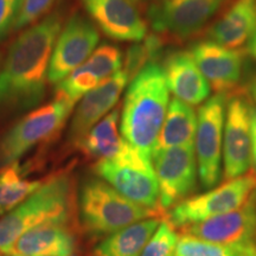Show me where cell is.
Listing matches in <instances>:
<instances>
[{
    "instance_id": "1",
    "label": "cell",
    "mask_w": 256,
    "mask_h": 256,
    "mask_svg": "<svg viewBox=\"0 0 256 256\" xmlns=\"http://www.w3.org/2000/svg\"><path fill=\"white\" fill-rule=\"evenodd\" d=\"M62 30V18L52 14L16 40L0 69V110L20 113L46 95L51 55Z\"/></svg>"
},
{
    "instance_id": "2",
    "label": "cell",
    "mask_w": 256,
    "mask_h": 256,
    "mask_svg": "<svg viewBox=\"0 0 256 256\" xmlns=\"http://www.w3.org/2000/svg\"><path fill=\"white\" fill-rule=\"evenodd\" d=\"M164 69L147 64L130 81L124 100L121 134L140 154L151 160L170 104Z\"/></svg>"
},
{
    "instance_id": "3",
    "label": "cell",
    "mask_w": 256,
    "mask_h": 256,
    "mask_svg": "<svg viewBox=\"0 0 256 256\" xmlns=\"http://www.w3.org/2000/svg\"><path fill=\"white\" fill-rule=\"evenodd\" d=\"M74 208V180L68 174L43 182L23 203L0 218V252L11 254L16 241L32 228L46 223H69Z\"/></svg>"
},
{
    "instance_id": "4",
    "label": "cell",
    "mask_w": 256,
    "mask_h": 256,
    "mask_svg": "<svg viewBox=\"0 0 256 256\" xmlns=\"http://www.w3.org/2000/svg\"><path fill=\"white\" fill-rule=\"evenodd\" d=\"M162 215V209H148L127 200L101 178L84 179L80 188V223L92 238L110 235L139 220Z\"/></svg>"
},
{
    "instance_id": "5",
    "label": "cell",
    "mask_w": 256,
    "mask_h": 256,
    "mask_svg": "<svg viewBox=\"0 0 256 256\" xmlns=\"http://www.w3.org/2000/svg\"><path fill=\"white\" fill-rule=\"evenodd\" d=\"M74 106L56 95L50 104L22 118L0 138V168L17 162L34 146L55 138L72 114Z\"/></svg>"
},
{
    "instance_id": "6",
    "label": "cell",
    "mask_w": 256,
    "mask_h": 256,
    "mask_svg": "<svg viewBox=\"0 0 256 256\" xmlns=\"http://www.w3.org/2000/svg\"><path fill=\"white\" fill-rule=\"evenodd\" d=\"M256 190V176L252 172L226 180L218 188L179 202L171 209L168 222L174 228L202 222L242 206Z\"/></svg>"
},
{
    "instance_id": "7",
    "label": "cell",
    "mask_w": 256,
    "mask_h": 256,
    "mask_svg": "<svg viewBox=\"0 0 256 256\" xmlns=\"http://www.w3.org/2000/svg\"><path fill=\"white\" fill-rule=\"evenodd\" d=\"M92 168L98 177L127 200L148 209H162L153 164L139 152L121 162H96Z\"/></svg>"
},
{
    "instance_id": "8",
    "label": "cell",
    "mask_w": 256,
    "mask_h": 256,
    "mask_svg": "<svg viewBox=\"0 0 256 256\" xmlns=\"http://www.w3.org/2000/svg\"><path fill=\"white\" fill-rule=\"evenodd\" d=\"M226 106V94H216L204 102L198 110L194 146L198 174L206 188L215 186L220 177Z\"/></svg>"
},
{
    "instance_id": "9",
    "label": "cell",
    "mask_w": 256,
    "mask_h": 256,
    "mask_svg": "<svg viewBox=\"0 0 256 256\" xmlns=\"http://www.w3.org/2000/svg\"><path fill=\"white\" fill-rule=\"evenodd\" d=\"M152 164L159 184L162 210L186 200L196 188L197 160L194 146H179L156 151Z\"/></svg>"
},
{
    "instance_id": "10",
    "label": "cell",
    "mask_w": 256,
    "mask_h": 256,
    "mask_svg": "<svg viewBox=\"0 0 256 256\" xmlns=\"http://www.w3.org/2000/svg\"><path fill=\"white\" fill-rule=\"evenodd\" d=\"M98 31L90 20L75 14L60 30L52 55H51L48 80L58 84L70 72L87 60L98 46Z\"/></svg>"
},
{
    "instance_id": "11",
    "label": "cell",
    "mask_w": 256,
    "mask_h": 256,
    "mask_svg": "<svg viewBox=\"0 0 256 256\" xmlns=\"http://www.w3.org/2000/svg\"><path fill=\"white\" fill-rule=\"evenodd\" d=\"M185 235L194 236L217 244L232 246L256 240V190L248 200L229 212L179 229Z\"/></svg>"
},
{
    "instance_id": "12",
    "label": "cell",
    "mask_w": 256,
    "mask_h": 256,
    "mask_svg": "<svg viewBox=\"0 0 256 256\" xmlns=\"http://www.w3.org/2000/svg\"><path fill=\"white\" fill-rule=\"evenodd\" d=\"M226 0H162L148 12L152 28L160 34L185 38L200 31Z\"/></svg>"
},
{
    "instance_id": "13",
    "label": "cell",
    "mask_w": 256,
    "mask_h": 256,
    "mask_svg": "<svg viewBox=\"0 0 256 256\" xmlns=\"http://www.w3.org/2000/svg\"><path fill=\"white\" fill-rule=\"evenodd\" d=\"M250 104L241 95L232 96L226 108L223 133L224 182L241 177L250 168Z\"/></svg>"
},
{
    "instance_id": "14",
    "label": "cell",
    "mask_w": 256,
    "mask_h": 256,
    "mask_svg": "<svg viewBox=\"0 0 256 256\" xmlns=\"http://www.w3.org/2000/svg\"><path fill=\"white\" fill-rule=\"evenodd\" d=\"M128 81L130 78L121 69L83 96L70 122L68 130L70 145L80 147L89 130L116 104Z\"/></svg>"
},
{
    "instance_id": "15",
    "label": "cell",
    "mask_w": 256,
    "mask_h": 256,
    "mask_svg": "<svg viewBox=\"0 0 256 256\" xmlns=\"http://www.w3.org/2000/svg\"><path fill=\"white\" fill-rule=\"evenodd\" d=\"M190 52L217 94H226L238 86L243 68L242 51L208 40L194 44Z\"/></svg>"
},
{
    "instance_id": "16",
    "label": "cell",
    "mask_w": 256,
    "mask_h": 256,
    "mask_svg": "<svg viewBox=\"0 0 256 256\" xmlns=\"http://www.w3.org/2000/svg\"><path fill=\"white\" fill-rule=\"evenodd\" d=\"M86 10L106 36L120 42H142L147 24L130 0H83Z\"/></svg>"
},
{
    "instance_id": "17",
    "label": "cell",
    "mask_w": 256,
    "mask_h": 256,
    "mask_svg": "<svg viewBox=\"0 0 256 256\" xmlns=\"http://www.w3.org/2000/svg\"><path fill=\"white\" fill-rule=\"evenodd\" d=\"M166 83L176 98L190 106L208 100L210 84L194 62L190 51H176L166 57L164 64Z\"/></svg>"
},
{
    "instance_id": "18",
    "label": "cell",
    "mask_w": 256,
    "mask_h": 256,
    "mask_svg": "<svg viewBox=\"0 0 256 256\" xmlns=\"http://www.w3.org/2000/svg\"><path fill=\"white\" fill-rule=\"evenodd\" d=\"M76 238L68 223H46L24 232L16 241L10 255L19 256H72Z\"/></svg>"
},
{
    "instance_id": "19",
    "label": "cell",
    "mask_w": 256,
    "mask_h": 256,
    "mask_svg": "<svg viewBox=\"0 0 256 256\" xmlns=\"http://www.w3.org/2000/svg\"><path fill=\"white\" fill-rule=\"evenodd\" d=\"M256 31V0H235L208 32L210 40L230 49L248 43Z\"/></svg>"
},
{
    "instance_id": "20",
    "label": "cell",
    "mask_w": 256,
    "mask_h": 256,
    "mask_svg": "<svg viewBox=\"0 0 256 256\" xmlns=\"http://www.w3.org/2000/svg\"><path fill=\"white\" fill-rule=\"evenodd\" d=\"M130 145L119 133V110L110 112L89 130L78 148L96 162L116 160Z\"/></svg>"
},
{
    "instance_id": "21",
    "label": "cell",
    "mask_w": 256,
    "mask_h": 256,
    "mask_svg": "<svg viewBox=\"0 0 256 256\" xmlns=\"http://www.w3.org/2000/svg\"><path fill=\"white\" fill-rule=\"evenodd\" d=\"M196 130L197 115L194 108L178 98H172L168 104L154 152L171 147L194 146Z\"/></svg>"
},
{
    "instance_id": "22",
    "label": "cell",
    "mask_w": 256,
    "mask_h": 256,
    "mask_svg": "<svg viewBox=\"0 0 256 256\" xmlns=\"http://www.w3.org/2000/svg\"><path fill=\"white\" fill-rule=\"evenodd\" d=\"M159 224V217H151L118 230L95 248L92 256H140Z\"/></svg>"
},
{
    "instance_id": "23",
    "label": "cell",
    "mask_w": 256,
    "mask_h": 256,
    "mask_svg": "<svg viewBox=\"0 0 256 256\" xmlns=\"http://www.w3.org/2000/svg\"><path fill=\"white\" fill-rule=\"evenodd\" d=\"M42 180L25 179L19 171L18 162L0 170V216H4L23 203L40 185Z\"/></svg>"
},
{
    "instance_id": "24",
    "label": "cell",
    "mask_w": 256,
    "mask_h": 256,
    "mask_svg": "<svg viewBox=\"0 0 256 256\" xmlns=\"http://www.w3.org/2000/svg\"><path fill=\"white\" fill-rule=\"evenodd\" d=\"M162 49V40L160 37L148 36L142 40V44L130 46L126 54L124 68L130 80H132L138 72L147 64L153 63L159 57Z\"/></svg>"
},
{
    "instance_id": "25",
    "label": "cell",
    "mask_w": 256,
    "mask_h": 256,
    "mask_svg": "<svg viewBox=\"0 0 256 256\" xmlns=\"http://www.w3.org/2000/svg\"><path fill=\"white\" fill-rule=\"evenodd\" d=\"M90 70L96 74L101 81H104L122 66V52L119 48L104 44L98 48L84 62Z\"/></svg>"
},
{
    "instance_id": "26",
    "label": "cell",
    "mask_w": 256,
    "mask_h": 256,
    "mask_svg": "<svg viewBox=\"0 0 256 256\" xmlns=\"http://www.w3.org/2000/svg\"><path fill=\"white\" fill-rule=\"evenodd\" d=\"M230 246L217 244L183 234L178 238L174 256H230Z\"/></svg>"
},
{
    "instance_id": "27",
    "label": "cell",
    "mask_w": 256,
    "mask_h": 256,
    "mask_svg": "<svg viewBox=\"0 0 256 256\" xmlns=\"http://www.w3.org/2000/svg\"><path fill=\"white\" fill-rule=\"evenodd\" d=\"M178 234L168 220L160 223L140 256H174Z\"/></svg>"
},
{
    "instance_id": "28",
    "label": "cell",
    "mask_w": 256,
    "mask_h": 256,
    "mask_svg": "<svg viewBox=\"0 0 256 256\" xmlns=\"http://www.w3.org/2000/svg\"><path fill=\"white\" fill-rule=\"evenodd\" d=\"M56 0H24L14 30H20L46 14Z\"/></svg>"
},
{
    "instance_id": "29",
    "label": "cell",
    "mask_w": 256,
    "mask_h": 256,
    "mask_svg": "<svg viewBox=\"0 0 256 256\" xmlns=\"http://www.w3.org/2000/svg\"><path fill=\"white\" fill-rule=\"evenodd\" d=\"M24 0H0V42L4 40L16 22Z\"/></svg>"
},
{
    "instance_id": "30",
    "label": "cell",
    "mask_w": 256,
    "mask_h": 256,
    "mask_svg": "<svg viewBox=\"0 0 256 256\" xmlns=\"http://www.w3.org/2000/svg\"><path fill=\"white\" fill-rule=\"evenodd\" d=\"M250 118V171L256 176V107L250 106L249 110Z\"/></svg>"
},
{
    "instance_id": "31",
    "label": "cell",
    "mask_w": 256,
    "mask_h": 256,
    "mask_svg": "<svg viewBox=\"0 0 256 256\" xmlns=\"http://www.w3.org/2000/svg\"><path fill=\"white\" fill-rule=\"evenodd\" d=\"M232 254L230 256H256V240L230 246Z\"/></svg>"
},
{
    "instance_id": "32",
    "label": "cell",
    "mask_w": 256,
    "mask_h": 256,
    "mask_svg": "<svg viewBox=\"0 0 256 256\" xmlns=\"http://www.w3.org/2000/svg\"><path fill=\"white\" fill-rule=\"evenodd\" d=\"M247 46H248L247 52L252 57V58L256 60V31L254 32V34L250 37V40H248Z\"/></svg>"
},
{
    "instance_id": "33",
    "label": "cell",
    "mask_w": 256,
    "mask_h": 256,
    "mask_svg": "<svg viewBox=\"0 0 256 256\" xmlns=\"http://www.w3.org/2000/svg\"><path fill=\"white\" fill-rule=\"evenodd\" d=\"M248 92H249V95H250V98H252V101L256 104V75L252 78V81L249 82Z\"/></svg>"
},
{
    "instance_id": "34",
    "label": "cell",
    "mask_w": 256,
    "mask_h": 256,
    "mask_svg": "<svg viewBox=\"0 0 256 256\" xmlns=\"http://www.w3.org/2000/svg\"><path fill=\"white\" fill-rule=\"evenodd\" d=\"M10 256H19V255H10Z\"/></svg>"
}]
</instances>
